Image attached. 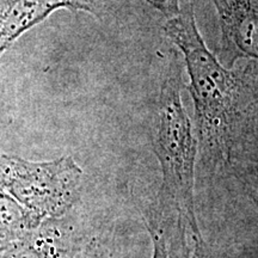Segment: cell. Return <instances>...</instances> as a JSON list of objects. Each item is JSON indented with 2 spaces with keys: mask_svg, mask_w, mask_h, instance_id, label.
<instances>
[{
  "mask_svg": "<svg viewBox=\"0 0 258 258\" xmlns=\"http://www.w3.org/2000/svg\"><path fill=\"white\" fill-rule=\"evenodd\" d=\"M164 32L184 54L202 160L212 169L227 165L237 147L239 122L247 104L243 78L208 50L191 4L166 22Z\"/></svg>",
  "mask_w": 258,
  "mask_h": 258,
  "instance_id": "obj_1",
  "label": "cell"
},
{
  "mask_svg": "<svg viewBox=\"0 0 258 258\" xmlns=\"http://www.w3.org/2000/svg\"><path fill=\"white\" fill-rule=\"evenodd\" d=\"M180 64L175 57L161 85L152 134L161 170V194L176 212L180 231L200 232L195 207L198 137L180 98Z\"/></svg>",
  "mask_w": 258,
  "mask_h": 258,
  "instance_id": "obj_2",
  "label": "cell"
},
{
  "mask_svg": "<svg viewBox=\"0 0 258 258\" xmlns=\"http://www.w3.org/2000/svg\"><path fill=\"white\" fill-rule=\"evenodd\" d=\"M82 179L83 170L72 157L29 161L0 152V190L22 206L34 228L72 207Z\"/></svg>",
  "mask_w": 258,
  "mask_h": 258,
  "instance_id": "obj_3",
  "label": "cell"
},
{
  "mask_svg": "<svg viewBox=\"0 0 258 258\" xmlns=\"http://www.w3.org/2000/svg\"><path fill=\"white\" fill-rule=\"evenodd\" d=\"M221 28V63L258 59V0H212ZM225 66V67H226Z\"/></svg>",
  "mask_w": 258,
  "mask_h": 258,
  "instance_id": "obj_4",
  "label": "cell"
},
{
  "mask_svg": "<svg viewBox=\"0 0 258 258\" xmlns=\"http://www.w3.org/2000/svg\"><path fill=\"white\" fill-rule=\"evenodd\" d=\"M61 9L97 15L90 0H0V56L24 32Z\"/></svg>",
  "mask_w": 258,
  "mask_h": 258,
  "instance_id": "obj_5",
  "label": "cell"
},
{
  "mask_svg": "<svg viewBox=\"0 0 258 258\" xmlns=\"http://www.w3.org/2000/svg\"><path fill=\"white\" fill-rule=\"evenodd\" d=\"M70 247L60 228L50 226L30 239L5 246L0 258H76Z\"/></svg>",
  "mask_w": 258,
  "mask_h": 258,
  "instance_id": "obj_6",
  "label": "cell"
},
{
  "mask_svg": "<svg viewBox=\"0 0 258 258\" xmlns=\"http://www.w3.org/2000/svg\"><path fill=\"white\" fill-rule=\"evenodd\" d=\"M34 230L27 212L9 194L0 190V244L23 238Z\"/></svg>",
  "mask_w": 258,
  "mask_h": 258,
  "instance_id": "obj_7",
  "label": "cell"
},
{
  "mask_svg": "<svg viewBox=\"0 0 258 258\" xmlns=\"http://www.w3.org/2000/svg\"><path fill=\"white\" fill-rule=\"evenodd\" d=\"M182 238L185 258H211V252L200 232L182 231Z\"/></svg>",
  "mask_w": 258,
  "mask_h": 258,
  "instance_id": "obj_8",
  "label": "cell"
},
{
  "mask_svg": "<svg viewBox=\"0 0 258 258\" xmlns=\"http://www.w3.org/2000/svg\"><path fill=\"white\" fill-rule=\"evenodd\" d=\"M239 175H246L258 179V151L254 154H247L238 163Z\"/></svg>",
  "mask_w": 258,
  "mask_h": 258,
  "instance_id": "obj_9",
  "label": "cell"
},
{
  "mask_svg": "<svg viewBox=\"0 0 258 258\" xmlns=\"http://www.w3.org/2000/svg\"><path fill=\"white\" fill-rule=\"evenodd\" d=\"M146 2L169 18L175 17L180 11L179 0H146Z\"/></svg>",
  "mask_w": 258,
  "mask_h": 258,
  "instance_id": "obj_10",
  "label": "cell"
},
{
  "mask_svg": "<svg viewBox=\"0 0 258 258\" xmlns=\"http://www.w3.org/2000/svg\"><path fill=\"white\" fill-rule=\"evenodd\" d=\"M76 258H116L110 250H108L104 245L93 243L84 252L79 253Z\"/></svg>",
  "mask_w": 258,
  "mask_h": 258,
  "instance_id": "obj_11",
  "label": "cell"
},
{
  "mask_svg": "<svg viewBox=\"0 0 258 258\" xmlns=\"http://www.w3.org/2000/svg\"><path fill=\"white\" fill-rule=\"evenodd\" d=\"M239 179L243 182L245 191L258 208V179L246 175H239Z\"/></svg>",
  "mask_w": 258,
  "mask_h": 258,
  "instance_id": "obj_12",
  "label": "cell"
},
{
  "mask_svg": "<svg viewBox=\"0 0 258 258\" xmlns=\"http://www.w3.org/2000/svg\"><path fill=\"white\" fill-rule=\"evenodd\" d=\"M256 121H257V131H258V116H257V120Z\"/></svg>",
  "mask_w": 258,
  "mask_h": 258,
  "instance_id": "obj_13",
  "label": "cell"
}]
</instances>
